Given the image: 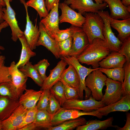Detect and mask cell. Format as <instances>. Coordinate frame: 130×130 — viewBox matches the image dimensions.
Here are the masks:
<instances>
[{"label": "cell", "instance_id": "cell-1", "mask_svg": "<svg viewBox=\"0 0 130 130\" xmlns=\"http://www.w3.org/2000/svg\"><path fill=\"white\" fill-rule=\"evenodd\" d=\"M110 51L104 40L96 38L89 44L77 59L82 64L91 65L93 69L98 68L100 67L99 63Z\"/></svg>", "mask_w": 130, "mask_h": 130}, {"label": "cell", "instance_id": "cell-2", "mask_svg": "<svg viewBox=\"0 0 130 130\" xmlns=\"http://www.w3.org/2000/svg\"><path fill=\"white\" fill-rule=\"evenodd\" d=\"M85 22L81 28L86 35L89 44L95 39L99 38L104 40L103 35L104 27L102 18L97 13H86Z\"/></svg>", "mask_w": 130, "mask_h": 130}, {"label": "cell", "instance_id": "cell-3", "mask_svg": "<svg viewBox=\"0 0 130 130\" xmlns=\"http://www.w3.org/2000/svg\"><path fill=\"white\" fill-rule=\"evenodd\" d=\"M68 65H72L76 70L78 75L80 81V86L78 91L79 99H83V91L85 92V99H86L90 96L91 91L85 85V80L87 76L93 71L97 69L87 68L82 65L77 58L72 56H68L61 57Z\"/></svg>", "mask_w": 130, "mask_h": 130}, {"label": "cell", "instance_id": "cell-4", "mask_svg": "<svg viewBox=\"0 0 130 130\" xmlns=\"http://www.w3.org/2000/svg\"><path fill=\"white\" fill-rule=\"evenodd\" d=\"M99 68L92 71L85 80V85L91 90L92 97L98 101H101L103 98L102 90L105 85V81L107 78L99 70Z\"/></svg>", "mask_w": 130, "mask_h": 130}, {"label": "cell", "instance_id": "cell-5", "mask_svg": "<svg viewBox=\"0 0 130 130\" xmlns=\"http://www.w3.org/2000/svg\"><path fill=\"white\" fill-rule=\"evenodd\" d=\"M87 115L95 116L99 119L103 117L96 110L91 112H86L75 109H64L62 107L52 117V126L58 125L67 120Z\"/></svg>", "mask_w": 130, "mask_h": 130}, {"label": "cell", "instance_id": "cell-6", "mask_svg": "<svg viewBox=\"0 0 130 130\" xmlns=\"http://www.w3.org/2000/svg\"><path fill=\"white\" fill-rule=\"evenodd\" d=\"M97 13L102 18L104 22L103 35L108 47L111 51L119 52L122 42L116 36L112 30L108 11H99Z\"/></svg>", "mask_w": 130, "mask_h": 130}, {"label": "cell", "instance_id": "cell-7", "mask_svg": "<svg viewBox=\"0 0 130 130\" xmlns=\"http://www.w3.org/2000/svg\"><path fill=\"white\" fill-rule=\"evenodd\" d=\"M105 83L106 88L101 101L106 106L117 102L124 96L122 83L107 78Z\"/></svg>", "mask_w": 130, "mask_h": 130}, {"label": "cell", "instance_id": "cell-8", "mask_svg": "<svg viewBox=\"0 0 130 130\" xmlns=\"http://www.w3.org/2000/svg\"><path fill=\"white\" fill-rule=\"evenodd\" d=\"M106 106L101 101L96 100L91 96L84 100L79 99L66 100L62 107L65 109H74L86 112H91Z\"/></svg>", "mask_w": 130, "mask_h": 130}, {"label": "cell", "instance_id": "cell-9", "mask_svg": "<svg viewBox=\"0 0 130 130\" xmlns=\"http://www.w3.org/2000/svg\"><path fill=\"white\" fill-rule=\"evenodd\" d=\"M64 2L73 10H77L82 15L86 13H97L105 9L108 5L106 2L97 4L92 0H65Z\"/></svg>", "mask_w": 130, "mask_h": 130}, {"label": "cell", "instance_id": "cell-10", "mask_svg": "<svg viewBox=\"0 0 130 130\" xmlns=\"http://www.w3.org/2000/svg\"><path fill=\"white\" fill-rule=\"evenodd\" d=\"M58 8L61 12L59 17V23L67 22L72 26L82 27L85 21L84 17L75 11L64 2L59 3Z\"/></svg>", "mask_w": 130, "mask_h": 130}, {"label": "cell", "instance_id": "cell-11", "mask_svg": "<svg viewBox=\"0 0 130 130\" xmlns=\"http://www.w3.org/2000/svg\"><path fill=\"white\" fill-rule=\"evenodd\" d=\"M24 5L26 13V24L24 35L31 49L33 50L36 47V43L40 35L39 27L37 26L36 21L34 25L30 20L29 15L28 6L25 0H20Z\"/></svg>", "mask_w": 130, "mask_h": 130}, {"label": "cell", "instance_id": "cell-12", "mask_svg": "<svg viewBox=\"0 0 130 130\" xmlns=\"http://www.w3.org/2000/svg\"><path fill=\"white\" fill-rule=\"evenodd\" d=\"M6 8L3 7L4 13L3 19L8 24L11 30V39L16 42L18 39V37L24 35L23 32L19 27L15 17V13L11 7L10 3L12 0H4Z\"/></svg>", "mask_w": 130, "mask_h": 130}, {"label": "cell", "instance_id": "cell-13", "mask_svg": "<svg viewBox=\"0 0 130 130\" xmlns=\"http://www.w3.org/2000/svg\"><path fill=\"white\" fill-rule=\"evenodd\" d=\"M59 2H57L48 15L42 18L40 22L44 26L49 35L54 39L60 30L59 27V23L58 12Z\"/></svg>", "mask_w": 130, "mask_h": 130}, {"label": "cell", "instance_id": "cell-14", "mask_svg": "<svg viewBox=\"0 0 130 130\" xmlns=\"http://www.w3.org/2000/svg\"><path fill=\"white\" fill-rule=\"evenodd\" d=\"M72 37L73 38L72 44L69 56L77 58L89 43L86 35L81 27L75 26Z\"/></svg>", "mask_w": 130, "mask_h": 130}, {"label": "cell", "instance_id": "cell-15", "mask_svg": "<svg viewBox=\"0 0 130 130\" xmlns=\"http://www.w3.org/2000/svg\"><path fill=\"white\" fill-rule=\"evenodd\" d=\"M27 110L22 105L20 104L9 117L1 121L2 130H17Z\"/></svg>", "mask_w": 130, "mask_h": 130}, {"label": "cell", "instance_id": "cell-16", "mask_svg": "<svg viewBox=\"0 0 130 130\" xmlns=\"http://www.w3.org/2000/svg\"><path fill=\"white\" fill-rule=\"evenodd\" d=\"M39 28L40 35L36 43V46H42L52 52L57 58L61 57L58 42L49 35L44 26L40 22L39 23Z\"/></svg>", "mask_w": 130, "mask_h": 130}, {"label": "cell", "instance_id": "cell-17", "mask_svg": "<svg viewBox=\"0 0 130 130\" xmlns=\"http://www.w3.org/2000/svg\"><path fill=\"white\" fill-rule=\"evenodd\" d=\"M8 68L11 82L20 96L26 89L27 77L16 66L14 61L11 63Z\"/></svg>", "mask_w": 130, "mask_h": 130}, {"label": "cell", "instance_id": "cell-18", "mask_svg": "<svg viewBox=\"0 0 130 130\" xmlns=\"http://www.w3.org/2000/svg\"><path fill=\"white\" fill-rule=\"evenodd\" d=\"M108 5L110 17L113 19L124 20L130 18V6L126 7L121 0H103Z\"/></svg>", "mask_w": 130, "mask_h": 130}, {"label": "cell", "instance_id": "cell-19", "mask_svg": "<svg viewBox=\"0 0 130 130\" xmlns=\"http://www.w3.org/2000/svg\"><path fill=\"white\" fill-rule=\"evenodd\" d=\"M130 109V94H127L120 100L113 104L98 109L102 116H107L112 112L128 111Z\"/></svg>", "mask_w": 130, "mask_h": 130}, {"label": "cell", "instance_id": "cell-20", "mask_svg": "<svg viewBox=\"0 0 130 130\" xmlns=\"http://www.w3.org/2000/svg\"><path fill=\"white\" fill-rule=\"evenodd\" d=\"M68 65L66 62L61 59L56 66L52 70H50V74L43 81L40 90L50 89L60 81L61 74Z\"/></svg>", "mask_w": 130, "mask_h": 130}, {"label": "cell", "instance_id": "cell-21", "mask_svg": "<svg viewBox=\"0 0 130 130\" xmlns=\"http://www.w3.org/2000/svg\"><path fill=\"white\" fill-rule=\"evenodd\" d=\"M125 57L119 52L112 51L98 63L99 67L105 69L123 67Z\"/></svg>", "mask_w": 130, "mask_h": 130}, {"label": "cell", "instance_id": "cell-22", "mask_svg": "<svg viewBox=\"0 0 130 130\" xmlns=\"http://www.w3.org/2000/svg\"><path fill=\"white\" fill-rule=\"evenodd\" d=\"M111 26L118 33L117 38L122 42L130 36V18L119 20L109 17Z\"/></svg>", "mask_w": 130, "mask_h": 130}, {"label": "cell", "instance_id": "cell-23", "mask_svg": "<svg viewBox=\"0 0 130 130\" xmlns=\"http://www.w3.org/2000/svg\"><path fill=\"white\" fill-rule=\"evenodd\" d=\"M24 93L19 97V101L20 104L29 109L35 107L38 101L42 91H35L26 89Z\"/></svg>", "mask_w": 130, "mask_h": 130}, {"label": "cell", "instance_id": "cell-24", "mask_svg": "<svg viewBox=\"0 0 130 130\" xmlns=\"http://www.w3.org/2000/svg\"><path fill=\"white\" fill-rule=\"evenodd\" d=\"M114 118L113 117H109L107 119L101 121L97 119L90 120L85 124L78 126L76 130H98L107 129L110 127L117 129L119 127L113 124Z\"/></svg>", "mask_w": 130, "mask_h": 130}, {"label": "cell", "instance_id": "cell-25", "mask_svg": "<svg viewBox=\"0 0 130 130\" xmlns=\"http://www.w3.org/2000/svg\"><path fill=\"white\" fill-rule=\"evenodd\" d=\"M68 65V67L62 73L60 81L77 90L78 92L80 81L78 75L74 67L71 65Z\"/></svg>", "mask_w": 130, "mask_h": 130}, {"label": "cell", "instance_id": "cell-26", "mask_svg": "<svg viewBox=\"0 0 130 130\" xmlns=\"http://www.w3.org/2000/svg\"><path fill=\"white\" fill-rule=\"evenodd\" d=\"M18 39L22 45L20 58L18 62L16 64V66L19 68L29 62L30 59L35 56L36 54L31 49L24 35L19 36Z\"/></svg>", "mask_w": 130, "mask_h": 130}, {"label": "cell", "instance_id": "cell-27", "mask_svg": "<svg viewBox=\"0 0 130 130\" xmlns=\"http://www.w3.org/2000/svg\"><path fill=\"white\" fill-rule=\"evenodd\" d=\"M88 121L84 117L78 118L65 121L60 124L51 127L48 130H72L78 126L86 124Z\"/></svg>", "mask_w": 130, "mask_h": 130}, {"label": "cell", "instance_id": "cell-28", "mask_svg": "<svg viewBox=\"0 0 130 130\" xmlns=\"http://www.w3.org/2000/svg\"><path fill=\"white\" fill-rule=\"evenodd\" d=\"M52 116L46 110H38L34 121V124L38 128L47 129L52 126Z\"/></svg>", "mask_w": 130, "mask_h": 130}, {"label": "cell", "instance_id": "cell-29", "mask_svg": "<svg viewBox=\"0 0 130 130\" xmlns=\"http://www.w3.org/2000/svg\"><path fill=\"white\" fill-rule=\"evenodd\" d=\"M19 69L26 77L32 79L39 86H42L43 80L32 62H29Z\"/></svg>", "mask_w": 130, "mask_h": 130}, {"label": "cell", "instance_id": "cell-30", "mask_svg": "<svg viewBox=\"0 0 130 130\" xmlns=\"http://www.w3.org/2000/svg\"><path fill=\"white\" fill-rule=\"evenodd\" d=\"M0 95L6 96L13 100L19 99L20 96L11 82H4L0 84Z\"/></svg>", "mask_w": 130, "mask_h": 130}, {"label": "cell", "instance_id": "cell-31", "mask_svg": "<svg viewBox=\"0 0 130 130\" xmlns=\"http://www.w3.org/2000/svg\"><path fill=\"white\" fill-rule=\"evenodd\" d=\"M99 70L105 74L108 78L115 81H119L123 83L124 78L125 72L124 67L110 69L100 68Z\"/></svg>", "mask_w": 130, "mask_h": 130}, {"label": "cell", "instance_id": "cell-32", "mask_svg": "<svg viewBox=\"0 0 130 130\" xmlns=\"http://www.w3.org/2000/svg\"><path fill=\"white\" fill-rule=\"evenodd\" d=\"M51 93L58 102L61 106L66 100L64 85L59 81L50 89Z\"/></svg>", "mask_w": 130, "mask_h": 130}, {"label": "cell", "instance_id": "cell-33", "mask_svg": "<svg viewBox=\"0 0 130 130\" xmlns=\"http://www.w3.org/2000/svg\"><path fill=\"white\" fill-rule=\"evenodd\" d=\"M26 3L28 7H32L37 11L40 19L45 18L49 14L44 0H29Z\"/></svg>", "mask_w": 130, "mask_h": 130}, {"label": "cell", "instance_id": "cell-34", "mask_svg": "<svg viewBox=\"0 0 130 130\" xmlns=\"http://www.w3.org/2000/svg\"><path fill=\"white\" fill-rule=\"evenodd\" d=\"M72 37L58 42L61 57L69 56L72 50Z\"/></svg>", "mask_w": 130, "mask_h": 130}, {"label": "cell", "instance_id": "cell-35", "mask_svg": "<svg viewBox=\"0 0 130 130\" xmlns=\"http://www.w3.org/2000/svg\"><path fill=\"white\" fill-rule=\"evenodd\" d=\"M125 74L122 89L124 96L130 94V62L126 61L124 66Z\"/></svg>", "mask_w": 130, "mask_h": 130}, {"label": "cell", "instance_id": "cell-36", "mask_svg": "<svg viewBox=\"0 0 130 130\" xmlns=\"http://www.w3.org/2000/svg\"><path fill=\"white\" fill-rule=\"evenodd\" d=\"M42 92L36 106L38 110H46L49 104L51 93L49 89L42 90Z\"/></svg>", "mask_w": 130, "mask_h": 130}, {"label": "cell", "instance_id": "cell-37", "mask_svg": "<svg viewBox=\"0 0 130 130\" xmlns=\"http://www.w3.org/2000/svg\"><path fill=\"white\" fill-rule=\"evenodd\" d=\"M5 59L4 56L0 55V84L11 81L8 67L4 65Z\"/></svg>", "mask_w": 130, "mask_h": 130}, {"label": "cell", "instance_id": "cell-38", "mask_svg": "<svg viewBox=\"0 0 130 130\" xmlns=\"http://www.w3.org/2000/svg\"><path fill=\"white\" fill-rule=\"evenodd\" d=\"M38 110L36 106L32 108L28 109L23 121L17 130L23 127L26 125L33 122L35 119Z\"/></svg>", "mask_w": 130, "mask_h": 130}, {"label": "cell", "instance_id": "cell-39", "mask_svg": "<svg viewBox=\"0 0 130 130\" xmlns=\"http://www.w3.org/2000/svg\"><path fill=\"white\" fill-rule=\"evenodd\" d=\"M50 65L47 59H44L40 60L34 66L39 75L44 81L47 78L46 74V70Z\"/></svg>", "mask_w": 130, "mask_h": 130}, {"label": "cell", "instance_id": "cell-40", "mask_svg": "<svg viewBox=\"0 0 130 130\" xmlns=\"http://www.w3.org/2000/svg\"><path fill=\"white\" fill-rule=\"evenodd\" d=\"M75 26L72 25L70 27L65 29L60 30L54 39L58 42L72 37Z\"/></svg>", "mask_w": 130, "mask_h": 130}, {"label": "cell", "instance_id": "cell-41", "mask_svg": "<svg viewBox=\"0 0 130 130\" xmlns=\"http://www.w3.org/2000/svg\"><path fill=\"white\" fill-rule=\"evenodd\" d=\"M61 107L58 102L51 93L47 111L52 117Z\"/></svg>", "mask_w": 130, "mask_h": 130}, {"label": "cell", "instance_id": "cell-42", "mask_svg": "<svg viewBox=\"0 0 130 130\" xmlns=\"http://www.w3.org/2000/svg\"><path fill=\"white\" fill-rule=\"evenodd\" d=\"M119 52L125 57L127 61L130 62V36L122 42Z\"/></svg>", "mask_w": 130, "mask_h": 130}, {"label": "cell", "instance_id": "cell-43", "mask_svg": "<svg viewBox=\"0 0 130 130\" xmlns=\"http://www.w3.org/2000/svg\"><path fill=\"white\" fill-rule=\"evenodd\" d=\"M65 87V97L67 100L79 99V96L78 90L62 82Z\"/></svg>", "mask_w": 130, "mask_h": 130}, {"label": "cell", "instance_id": "cell-44", "mask_svg": "<svg viewBox=\"0 0 130 130\" xmlns=\"http://www.w3.org/2000/svg\"><path fill=\"white\" fill-rule=\"evenodd\" d=\"M9 101L8 98L5 97L0 98V114L5 109Z\"/></svg>", "mask_w": 130, "mask_h": 130}, {"label": "cell", "instance_id": "cell-45", "mask_svg": "<svg viewBox=\"0 0 130 130\" xmlns=\"http://www.w3.org/2000/svg\"><path fill=\"white\" fill-rule=\"evenodd\" d=\"M46 9L49 12L60 0H44Z\"/></svg>", "mask_w": 130, "mask_h": 130}, {"label": "cell", "instance_id": "cell-46", "mask_svg": "<svg viewBox=\"0 0 130 130\" xmlns=\"http://www.w3.org/2000/svg\"><path fill=\"white\" fill-rule=\"evenodd\" d=\"M126 123L124 126L122 127H119L117 129L118 130H130V113L127 112L126 114Z\"/></svg>", "mask_w": 130, "mask_h": 130}, {"label": "cell", "instance_id": "cell-47", "mask_svg": "<svg viewBox=\"0 0 130 130\" xmlns=\"http://www.w3.org/2000/svg\"><path fill=\"white\" fill-rule=\"evenodd\" d=\"M37 128L35 124L32 123L26 125L19 130H34Z\"/></svg>", "mask_w": 130, "mask_h": 130}, {"label": "cell", "instance_id": "cell-48", "mask_svg": "<svg viewBox=\"0 0 130 130\" xmlns=\"http://www.w3.org/2000/svg\"><path fill=\"white\" fill-rule=\"evenodd\" d=\"M9 25L7 23L4 21L2 23L0 24V33L2 30L6 27L8 26ZM5 50L4 47L0 45V54L1 53V51Z\"/></svg>", "mask_w": 130, "mask_h": 130}, {"label": "cell", "instance_id": "cell-49", "mask_svg": "<svg viewBox=\"0 0 130 130\" xmlns=\"http://www.w3.org/2000/svg\"><path fill=\"white\" fill-rule=\"evenodd\" d=\"M3 7L2 6L0 5V24L4 21L3 19L4 14L3 9Z\"/></svg>", "mask_w": 130, "mask_h": 130}, {"label": "cell", "instance_id": "cell-50", "mask_svg": "<svg viewBox=\"0 0 130 130\" xmlns=\"http://www.w3.org/2000/svg\"><path fill=\"white\" fill-rule=\"evenodd\" d=\"M122 3L125 6H130V0H121Z\"/></svg>", "mask_w": 130, "mask_h": 130}, {"label": "cell", "instance_id": "cell-51", "mask_svg": "<svg viewBox=\"0 0 130 130\" xmlns=\"http://www.w3.org/2000/svg\"><path fill=\"white\" fill-rule=\"evenodd\" d=\"M0 5L5 7L6 6L4 0H0Z\"/></svg>", "mask_w": 130, "mask_h": 130}, {"label": "cell", "instance_id": "cell-52", "mask_svg": "<svg viewBox=\"0 0 130 130\" xmlns=\"http://www.w3.org/2000/svg\"><path fill=\"white\" fill-rule=\"evenodd\" d=\"M97 4H102L103 3V0H94Z\"/></svg>", "mask_w": 130, "mask_h": 130}, {"label": "cell", "instance_id": "cell-53", "mask_svg": "<svg viewBox=\"0 0 130 130\" xmlns=\"http://www.w3.org/2000/svg\"><path fill=\"white\" fill-rule=\"evenodd\" d=\"M2 130L1 121H0V130Z\"/></svg>", "mask_w": 130, "mask_h": 130}]
</instances>
